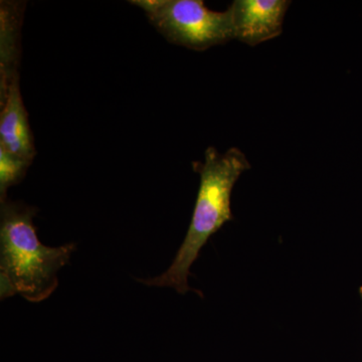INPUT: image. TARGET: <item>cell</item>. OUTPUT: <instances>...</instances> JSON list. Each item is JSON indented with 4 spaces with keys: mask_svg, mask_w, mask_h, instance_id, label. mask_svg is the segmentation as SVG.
Returning <instances> with one entry per match:
<instances>
[{
    "mask_svg": "<svg viewBox=\"0 0 362 362\" xmlns=\"http://www.w3.org/2000/svg\"><path fill=\"white\" fill-rule=\"evenodd\" d=\"M0 147L30 164L37 151L21 96L18 74L0 85Z\"/></svg>",
    "mask_w": 362,
    "mask_h": 362,
    "instance_id": "obj_5",
    "label": "cell"
},
{
    "mask_svg": "<svg viewBox=\"0 0 362 362\" xmlns=\"http://www.w3.org/2000/svg\"><path fill=\"white\" fill-rule=\"evenodd\" d=\"M35 207L1 202L0 294L21 295L30 302L47 299L58 286L57 274L69 262L74 245L44 246L33 218Z\"/></svg>",
    "mask_w": 362,
    "mask_h": 362,
    "instance_id": "obj_1",
    "label": "cell"
},
{
    "mask_svg": "<svg viewBox=\"0 0 362 362\" xmlns=\"http://www.w3.org/2000/svg\"><path fill=\"white\" fill-rule=\"evenodd\" d=\"M359 293H361V299H362V286L361 287V289H359Z\"/></svg>",
    "mask_w": 362,
    "mask_h": 362,
    "instance_id": "obj_7",
    "label": "cell"
},
{
    "mask_svg": "<svg viewBox=\"0 0 362 362\" xmlns=\"http://www.w3.org/2000/svg\"><path fill=\"white\" fill-rule=\"evenodd\" d=\"M194 168L201 176V185L185 242L165 273L143 281L149 286L175 288L181 294L189 290L187 279L190 267L202 247L226 221L233 220L230 197L233 185L251 166L240 149L230 148L221 154L214 147H209L204 162H194Z\"/></svg>",
    "mask_w": 362,
    "mask_h": 362,
    "instance_id": "obj_2",
    "label": "cell"
},
{
    "mask_svg": "<svg viewBox=\"0 0 362 362\" xmlns=\"http://www.w3.org/2000/svg\"><path fill=\"white\" fill-rule=\"evenodd\" d=\"M150 23L173 44L206 51L235 39L230 9L214 11L202 0H132Z\"/></svg>",
    "mask_w": 362,
    "mask_h": 362,
    "instance_id": "obj_3",
    "label": "cell"
},
{
    "mask_svg": "<svg viewBox=\"0 0 362 362\" xmlns=\"http://www.w3.org/2000/svg\"><path fill=\"white\" fill-rule=\"evenodd\" d=\"M30 164L9 153L0 147V194L1 202L6 201V194L8 187L16 185L23 180L26 169Z\"/></svg>",
    "mask_w": 362,
    "mask_h": 362,
    "instance_id": "obj_6",
    "label": "cell"
},
{
    "mask_svg": "<svg viewBox=\"0 0 362 362\" xmlns=\"http://www.w3.org/2000/svg\"><path fill=\"white\" fill-rule=\"evenodd\" d=\"M290 4L286 0H235L228 7L235 39L255 47L279 37Z\"/></svg>",
    "mask_w": 362,
    "mask_h": 362,
    "instance_id": "obj_4",
    "label": "cell"
}]
</instances>
